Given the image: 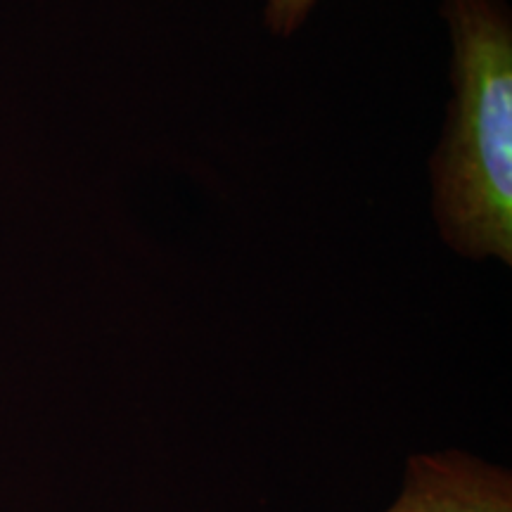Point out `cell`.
<instances>
[{
	"label": "cell",
	"instance_id": "1",
	"mask_svg": "<svg viewBox=\"0 0 512 512\" xmlns=\"http://www.w3.org/2000/svg\"><path fill=\"white\" fill-rule=\"evenodd\" d=\"M451 34L444 136L432 155L441 240L472 261L512 264V15L505 0H441Z\"/></svg>",
	"mask_w": 512,
	"mask_h": 512
},
{
	"label": "cell",
	"instance_id": "2",
	"mask_svg": "<svg viewBox=\"0 0 512 512\" xmlns=\"http://www.w3.org/2000/svg\"><path fill=\"white\" fill-rule=\"evenodd\" d=\"M387 512H512V477L460 451L420 453Z\"/></svg>",
	"mask_w": 512,
	"mask_h": 512
},
{
	"label": "cell",
	"instance_id": "3",
	"mask_svg": "<svg viewBox=\"0 0 512 512\" xmlns=\"http://www.w3.org/2000/svg\"><path fill=\"white\" fill-rule=\"evenodd\" d=\"M318 0H266L264 19L271 34L294 36L316 8Z\"/></svg>",
	"mask_w": 512,
	"mask_h": 512
}]
</instances>
